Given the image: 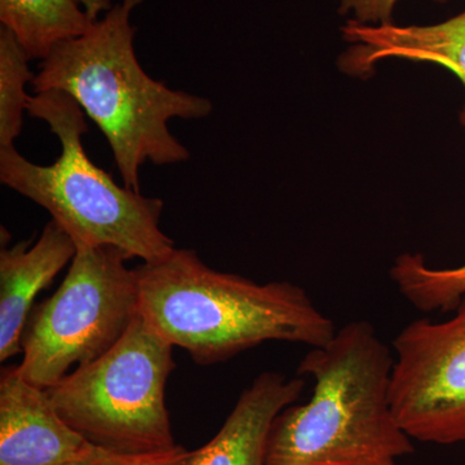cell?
I'll return each mask as SVG.
<instances>
[{
  "label": "cell",
  "instance_id": "cell-1",
  "mask_svg": "<svg viewBox=\"0 0 465 465\" xmlns=\"http://www.w3.org/2000/svg\"><path fill=\"white\" fill-rule=\"evenodd\" d=\"M143 0H121L84 35L57 45L42 61L36 94H69L108 140L125 188L140 192V171L182 163L191 152L171 134L173 118L202 119L213 103L146 74L134 52L131 15Z\"/></svg>",
  "mask_w": 465,
  "mask_h": 465
},
{
  "label": "cell",
  "instance_id": "cell-2",
  "mask_svg": "<svg viewBox=\"0 0 465 465\" xmlns=\"http://www.w3.org/2000/svg\"><path fill=\"white\" fill-rule=\"evenodd\" d=\"M134 273L143 320L198 365L225 362L268 341L323 347L336 332L302 287L222 273L194 250L174 249Z\"/></svg>",
  "mask_w": 465,
  "mask_h": 465
},
{
  "label": "cell",
  "instance_id": "cell-3",
  "mask_svg": "<svg viewBox=\"0 0 465 465\" xmlns=\"http://www.w3.org/2000/svg\"><path fill=\"white\" fill-rule=\"evenodd\" d=\"M394 356L369 321H351L302 358L311 399L275 418L266 465H400L414 452L390 400Z\"/></svg>",
  "mask_w": 465,
  "mask_h": 465
},
{
  "label": "cell",
  "instance_id": "cell-4",
  "mask_svg": "<svg viewBox=\"0 0 465 465\" xmlns=\"http://www.w3.org/2000/svg\"><path fill=\"white\" fill-rule=\"evenodd\" d=\"M27 114L45 122L61 143L60 157L41 166L17 149H0V182L48 211L76 249L112 246L131 259L153 262L174 250L162 232L163 201L118 185L84 152L85 114L69 94H34Z\"/></svg>",
  "mask_w": 465,
  "mask_h": 465
},
{
  "label": "cell",
  "instance_id": "cell-5",
  "mask_svg": "<svg viewBox=\"0 0 465 465\" xmlns=\"http://www.w3.org/2000/svg\"><path fill=\"white\" fill-rule=\"evenodd\" d=\"M173 345L139 314L103 356L78 366L48 396L73 430L101 449L143 454L173 449L166 384Z\"/></svg>",
  "mask_w": 465,
  "mask_h": 465
},
{
  "label": "cell",
  "instance_id": "cell-6",
  "mask_svg": "<svg viewBox=\"0 0 465 465\" xmlns=\"http://www.w3.org/2000/svg\"><path fill=\"white\" fill-rule=\"evenodd\" d=\"M130 259L112 246L76 249L64 282L27 318L18 365L27 381L54 387L73 366L103 356L124 335L140 314Z\"/></svg>",
  "mask_w": 465,
  "mask_h": 465
},
{
  "label": "cell",
  "instance_id": "cell-7",
  "mask_svg": "<svg viewBox=\"0 0 465 465\" xmlns=\"http://www.w3.org/2000/svg\"><path fill=\"white\" fill-rule=\"evenodd\" d=\"M391 409L412 440L465 442V296L454 316L406 324L391 342Z\"/></svg>",
  "mask_w": 465,
  "mask_h": 465
},
{
  "label": "cell",
  "instance_id": "cell-8",
  "mask_svg": "<svg viewBox=\"0 0 465 465\" xmlns=\"http://www.w3.org/2000/svg\"><path fill=\"white\" fill-rule=\"evenodd\" d=\"M97 446L58 415L47 390L27 381L18 366L0 378V465H79Z\"/></svg>",
  "mask_w": 465,
  "mask_h": 465
},
{
  "label": "cell",
  "instance_id": "cell-9",
  "mask_svg": "<svg viewBox=\"0 0 465 465\" xmlns=\"http://www.w3.org/2000/svg\"><path fill=\"white\" fill-rule=\"evenodd\" d=\"M74 241L51 220L34 246L21 242L0 251V361L23 351V336L36 295L74 259Z\"/></svg>",
  "mask_w": 465,
  "mask_h": 465
},
{
  "label": "cell",
  "instance_id": "cell-10",
  "mask_svg": "<svg viewBox=\"0 0 465 465\" xmlns=\"http://www.w3.org/2000/svg\"><path fill=\"white\" fill-rule=\"evenodd\" d=\"M304 388L302 378L262 372L241 394L216 436L188 451L185 465H266L275 418L296 403Z\"/></svg>",
  "mask_w": 465,
  "mask_h": 465
},
{
  "label": "cell",
  "instance_id": "cell-11",
  "mask_svg": "<svg viewBox=\"0 0 465 465\" xmlns=\"http://www.w3.org/2000/svg\"><path fill=\"white\" fill-rule=\"evenodd\" d=\"M342 34L354 43L341 61L349 73L363 74L379 61L405 58L446 67L465 85V11L427 26L367 25L351 20L342 27ZM460 124L465 127V106Z\"/></svg>",
  "mask_w": 465,
  "mask_h": 465
},
{
  "label": "cell",
  "instance_id": "cell-12",
  "mask_svg": "<svg viewBox=\"0 0 465 465\" xmlns=\"http://www.w3.org/2000/svg\"><path fill=\"white\" fill-rule=\"evenodd\" d=\"M110 0H0V23L30 57L45 60L60 43L84 35Z\"/></svg>",
  "mask_w": 465,
  "mask_h": 465
},
{
  "label": "cell",
  "instance_id": "cell-13",
  "mask_svg": "<svg viewBox=\"0 0 465 465\" xmlns=\"http://www.w3.org/2000/svg\"><path fill=\"white\" fill-rule=\"evenodd\" d=\"M390 274L401 295L425 313L454 312L465 296V264L430 268L423 255L405 253L396 259Z\"/></svg>",
  "mask_w": 465,
  "mask_h": 465
},
{
  "label": "cell",
  "instance_id": "cell-14",
  "mask_svg": "<svg viewBox=\"0 0 465 465\" xmlns=\"http://www.w3.org/2000/svg\"><path fill=\"white\" fill-rule=\"evenodd\" d=\"M32 57L7 27L0 29V149L14 148L23 130V115L30 97L26 84L35 75L30 69Z\"/></svg>",
  "mask_w": 465,
  "mask_h": 465
},
{
  "label": "cell",
  "instance_id": "cell-15",
  "mask_svg": "<svg viewBox=\"0 0 465 465\" xmlns=\"http://www.w3.org/2000/svg\"><path fill=\"white\" fill-rule=\"evenodd\" d=\"M188 451L183 446L164 451L121 454L97 446L94 454L79 465H185Z\"/></svg>",
  "mask_w": 465,
  "mask_h": 465
},
{
  "label": "cell",
  "instance_id": "cell-16",
  "mask_svg": "<svg viewBox=\"0 0 465 465\" xmlns=\"http://www.w3.org/2000/svg\"><path fill=\"white\" fill-rule=\"evenodd\" d=\"M399 0H341V12H351L354 21L367 25L391 23V14Z\"/></svg>",
  "mask_w": 465,
  "mask_h": 465
}]
</instances>
